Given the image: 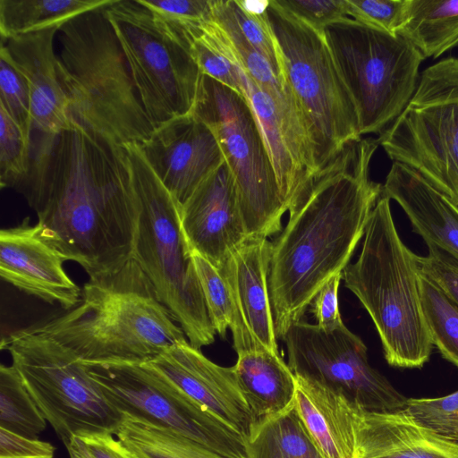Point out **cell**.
Segmentation results:
<instances>
[{
	"label": "cell",
	"mask_w": 458,
	"mask_h": 458,
	"mask_svg": "<svg viewBox=\"0 0 458 458\" xmlns=\"http://www.w3.org/2000/svg\"><path fill=\"white\" fill-rule=\"evenodd\" d=\"M421 305L433 346L458 367V305L419 272Z\"/></svg>",
	"instance_id": "obj_31"
},
{
	"label": "cell",
	"mask_w": 458,
	"mask_h": 458,
	"mask_svg": "<svg viewBox=\"0 0 458 458\" xmlns=\"http://www.w3.org/2000/svg\"><path fill=\"white\" fill-rule=\"evenodd\" d=\"M248 458H325L300 416L295 402L255 422L246 438Z\"/></svg>",
	"instance_id": "obj_27"
},
{
	"label": "cell",
	"mask_w": 458,
	"mask_h": 458,
	"mask_svg": "<svg viewBox=\"0 0 458 458\" xmlns=\"http://www.w3.org/2000/svg\"><path fill=\"white\" fill-rule=\"evenodd\" d=\"M180 216L191 252L199 254L216 269L250 237L225 162L180 207Z\"/></svg>",
	"instance_id": "obj_19"
},
{
	"label": "cell",
	"mask_w": 458,
	"mask_h": 458,
	"mask_svg": "<svg viewBox=\"0 0 458 458\" xmlns=\"http://www.w3.org/2000/svg\"><path fill=\"white\" fill-rule=\"evenodd\" d=\"M277 2L320 32L327 25L347 16L346 0H277Z\"/></svg>",
	"instance_id": "obj_41"
},
{
	"label": "cell",
	"mask_w": 458,
	"mask_h": 458,
	"mask_svg": "<svg viewBox=\"0 0 458 458\" xmlns=\"http://www.w3.org/2000/svg\"><path fill=\"white\" fill-rule=\"evenodd\" d=\"M65 447L70 458H140L109 432L77 434Z\"/></svg>",
	"instance_id": "obj_40"
},
{
	"label": "cell",
	"mask_w": 458,
	"mask_h": 458,
	"mask_svg": "<svg viewBox=\"0 0 458 458\" xmlns=\"http://www.w3.org/2000/svg\"><path fill=\"white\" fill-rule=\"evenodd\" d=\"M85 365L122 415L176 431L225 458H248L242 434L147 363Z\"/></svg>",
	"instance_id": "obj_13"
},
{
	"label": "cell",
	"mask_w": 458,
	"mask_h": 458,
	"mask_svg": "<svg viewBox=\"0 0 458 458\" xmlns=\"http://www.w3.org/2000/svg\"><path fill=\"white\" fill-rule=\"evenodd\" d=\"M157 18L186 29L212 20L211 0H139Z\"/></svg>",
	"instance_id": "obj_38"
},
{
	"label": "cell",
	"mask_w": 458,
	"mask_h": 458,
	"mask_svg": "<svg viewBox=\"0 0 458 458\" xmlns=\"http://www.w3.org/2000/svg\"><path fill=\"white\" fill-rule=\"evenodd\" d=\"M146 363L245 439L248 437L255 419L240 389L233 367L216 364L188 340Z\"/></svg>",
	"instance_id": "obj_18"
},
{
	"label": "cell",
	"mask_w": 458,
	"mask_h": 458,
	"mask_svg": "<svg viewBox=\"0 0 458 458\" xmlns=\"http://www.w3.org/2000/svg\"><path fill=\"white\" fill-rule=\"evenodd\" d=\"M352 458H458V441L436 434L403 411L358 408Z\"/></svg>",
	"instance_id": "obj_21"
},
{
	"label": "cell",
	"mask_w": 458,
	"mask_h": 458,
	"mask_svg": "<svg viewBox=\"0 0 458 458\" xmlns=\"http://www.w3.org/2000/svg\"><path fill=\"white\" fill-rule=\"evenodd\" d=\"M293 374L344 395L369 412H398L408 398L369 363L363 341L343 323L325 330L303 319L282 338Z\"/></svg>",
	"instance_id": "obj_14"
},
{
	"label": "cell",
	"mask_w": 458,
	"mask_h": 458,
	"mask_svg": "<svg viewBox=\"0 0 458 458\" xmlns=\"http://www.w3.org/2000/svg\"><path fill=\"white\" fill-rule=\"evenodd\" d=\"M427 256H417L418 271L440 287L458 305V259L432 243Z\"/></svg>",
	"instance_id": "obj_39"
},
{
	"label": "cell",
	"mask_w": 458,
	"mask_h": 458,
	"mask_svg": "<svg viewBox=\"0 0 458 458\" xmlns=\"http://www.w3.org/2000/svg\"><path fill=\"white\" fill-rule=\"evenodd\" d=\"M265 17L281 72L302 115L317 173L349 143L362 138L352 98L322 32L268 0Z\"/></svg>",
	"instance_id": "obj_7"
},
{
	"label": "cell",
	"mask_w": 458,
	"mask_h": 458,
	"mask_svg": "<svg viewBox=\"0 0 458 458\" xmlns=\"http://www.w3.org/2000/svg\"><path fill=\"white\" fill-rule=\"evenodd\" d=\"M55 447L0 428V458H53Z\"/></svg>",
	"instance_id": "obj_43"
},
{
	"label": "cell",
	"mask_w": 458,
	"mask_h": 458,
	"mask_svg": "<svg viewBox=\"0 0 458 458\" xmlns=\"http://www.w3.org/2000/svg\"><path fill=\"white\" fill-rule=\"evenodd\" d=\"M243 85L244 97L256 116L283 199L289 210L306 189L309 181L294 159L271 98L245 72Z\"/></svg>",
	"instance_id": "obj_25"
},
{
	"label": "cell",
	"mask_w": 458,
	"mask_h": 458,
	"mask_svg": "<svg viewBox=\"0 0 458 458\" xmlns=\"http://www.w3.org/2000/svg\"><path fill=\"white\" fill-rule=\"evenodd\" d=\"M208 314L216 332L224 337L234 319L230 288L221 273L206 259L191 252Z\"/></svg>",
	"instance_id": "obj_33"
},
{
	"label": "cell",
	"mask_w": 458,
	"mask_h": 458,
	"mask_svg": "<svg viewBox=\"0 0 458 458\" xmlns=\"http://www.w3.org/2000/svg\"><path fill=\"white\" fill-rule=\"evenodd\" d=\"M106 10L153 129L191 113L201 72L184 31L139 0H114Z\"/></svg>",
	"instance_id": "obj_11"
},
{
	"label": "cell",
	"mask_w": 458,
	"mask_h": 458,
	"mask_svg": "<svg viewBox=\"0 0 458 458\" xmlns=\"http://www.w3.org/2000/svg\"><path fill=\"white\" fill-rule=\"evenodd\" d=\"M0 105L28 132L32 131L30 95L23 76L0 53Z\"/></svg>",
	"instance_id": "obj_37"
},
{
	"label": "cell",
	"mask_w": 458,
	"mask_h": 458,
	"mask_svg": "<svg viewBox=\"0 0 458 458\" xmlns=\"http://www.w3.org/2000/svg\"><path fill=\"white\" fill-rule=\"evenodd\" d=\"M296 381L297 411L324 457L352 458L359 407L318 384L298 377Z\"/></svg>",
	"instance_id": "obj_23"
},
{
	"label": "cell",
	"mask_w": 458,
	"mask_h": 458,
	"mask_svg": "<svg viewBox=\"0 0 458 458\" xmlns=\"http://www.w3.org/2000/svg\"><path fill=\"white\" fill-rule=\"evenodd\" d=\"M322 33L356 107L360 135H380L413 96L423 56L402 36L348 16Z\"/></svg>",
	"instance_id": "obj_8"
},
{
	"label": "cell",
	"mask_w": 458,
	"mask_h": 458,
	"mask_svg": "<svg viewBox=\"0 0 458 458\" xmlns=\"http://www.w3.org/2000/svg\"><path fill=\"white\" fill-rule=\"evenodd\" d=\"M106 8L59 28V81L72 122L113 146H140L154 129Z\"/></svg>",
	"instance_id": "obj_4"
},
{
	"label": "cell",
	"mask_w": 458,
	"mask_h": 458,
	"mask_svg": "<svg viewBox=\"0 0 458 458\" xmlns=\"http://www.w3.org/2000/svg\"><path fill=\"white\" fill-rule=\"evenodd\" d=\"M398 35L424 59L458 48V0H409Z\"/></svg>",
	"instance_id": "obj_26"
},
{
	"label": "cell",
	"mask_w": 458,
	"mask_h": 458,
	"mask_svg": "<svg viewBox=\"0 0 458 458\" xmlns=\"http://www.w3.org/2000/svg\"><path fill=\"white\" fill-rule=\"evenodd\" d=\"M403 411L436 434L458 441V390L437 398H409Z\"/></svg>",
	"instance_id": "obj_35"
},
{
	"label": "cell",
	"mask_w": 458,
	"mask_h": 458,
	"mask_svg": "<svg viewBox=\"0 0 458 458\" xmlns=\"http://www.w3.org/2000/svg\"><path fill=\"white\" fill-rule=\"evenodd\" d=\"M114 0H0L1 40L60 28L89 11L112 4Z\"/></svg>",
	"instance_id": "obj_28"
},
{
	"label": "cell",
	"mask_w": 458,
	"mask_h": 458,
	"mask_svg": "<svg viewBox=\"0 0 458 458\" xmlns=\"http://www.w3.org/2000/svg\"><path fill=\"white\" fill-rule=\"evenodd\" d=\"M58 30L55 27L15 36L1 40L0 48L28 85L33 130L50 134L72 125L57 72L54 39Z\"/></svg>",
	"instance_id": "obj_20"
},
{
	"label": "cell",
	"mask_w": 458,
	"mask_h": 458,
	"mask_svg": "<svg viewBox=\"0 0 458 458\" xmlns=\"http://www.w3.org/2000/svg\"><path fill=\"white\" fill-rule=\"evenodd\" d=\"M383 194L395 200L414 233L458 259V206L412 168L397 162L383 184Z\"/></svg>",
	"instance_id": "obj_22"
},
{
	"label": "cell",
	"mask_w": 458,
	"mask_h": 458,
	"mask_svg": "<svg viewBox=\"0 0 458 458\" xmlns=\"http://www.w3.org/2000/svg\"><path fill=\"white\" fill-rule=\"evenodd\" d=\"M140 205L132 259L148 278L190 344L200 348L216 334L191 252L180 205L155 174L137 145L123 147Z\"/></svg>",
	"instance_id": "obj_6"
},
{
	"label": "cell",
	"mask_w": 458,
	"mask_h": 458,
	"mask_svg": "<svg viewBox=\"0 0 458 458\" xmlns=\"http://www.w3.org/2000/svg\"><path fill=\"white\" fill-rule=\"evenodd\" d=\"M1 348L65 446L80 433L115 434L123 415L72 351L28 327L3 337Z\"/></svg>",
	"instance_id": "obj_10"
},
{
	"label": "cell",
	"mask_w": 458,
	"mask_h": 458,
	"mask_svg": "<svg viewBox=\"0 0 458 458\" xmlns=\"http://www.w3.org/2000/svg\"><path fill=\"white\" fill-rule=\"evenodd\" d=\"M377 141L458 206V57L427 67L401 114Z\"/></svg>",
	"instance_id": "obj_12"
},
{
	"label": "cell",
	"mask_w": 458,
	"mask_h": 458,
	"mask_svg": "<svg viewBox=\"0 0 458 458\" xmlns=\"http://www.w3.org/2000/svg\"><path fill=\"white\" fill-rule=\"evenodd\" d=\"M377 139L349 143L310 180L272 242L268 295L277 338L302 319L319 289L343 273L361 238L383 184L369 178Z\"/></svg>",
	"instance_id": "obj_2"
},
{
	"label": "cell",
	"mask_w": 458,
	"mask_h": 458,
	"mask_svg": "<svg viewBox=\"0 0 458 458\" xmlns=\"http://www.w3.org/2000/svg\"><path fill=\"white\" fill-rule=\"evenodd\" d=\"M342 278L343 273H339L329 279L310 303L317 325L325 330H334L343 324L338 306V289Z\"/></svg>",
	"instance_id": "obj_42"
},
{
	"label": "cell",
	"mask_w": 458,
	"mask_h": 458,
	"mask_svg": "<svg viewBox=\"0 0 458 458\" xmlns=\"http://www.w3.org/2000/svg\"><path fill=\"white\" fill-rule=\"evenodd\" d=\"M231 11L242 32L254 48L283 77L276 45L265 17L267 1L228 0Z\"/></svg>",
	"instance_id": "obj_34"
},
{
	"label": "cell",
	"mask_w": 458,
	"mask_h": 458,
	"mask_svg": "<svg viewBox=\"0 0 458 458\" xmlns=\"http://www.w3.org/2000/svg\"><path fill=\"white\" fill-rule=\"evenodd\" d=\"M67 259L26 217L0 232V276L21 292L63 310L76 306L81 289L66 273Z\"/></svg>",
	"instance_id": "obj_17"
},
{
	"label": "cell",
	"mask_w": 458,
	"mask_h": 458,
	"mask_svg": "<svg viewBox=\"0 0 458 458\" xmlns=\"http://www.w3.org/2000/svg\"><path fill=\"white\" fill-rule=\"evenodd\" d=\"M14 190L36 212L42 237L89 278L131 259L140 205L123 147L74 122L58 133L39 132Z\"/></svg>",
	"instance_id": "obj_1"
},
{
	"label": "cell",
	"mask_w": 458,
	"mask_h": 458,
	"mask_svg": "<svg viewBox=\"0 0 458 458\" xmlns=\"http://www.w3.org/2000/svg\"><path fill=\"white\" fill-rule=\"evenodd\" d=\"M409 0H346L347 16L379 30L398 34Z\"/></svg>",
	"instance_id": "obj_36"
},
{
	"label": "cell",
	"mask_w": 458,
	"mask_h": 458,
	"mask_svg": "<svg viewBox=\"0 0 458 458\" xmlns=\"http://www.w3.org/2000/svg\"><path fill=\"white\" fill-rule=\"evenodd\" d=\"M271 250L267 238L249 237L217 269L234 304L230 329L237 353L258 349L279 353L267 286Z\"/></svg>",
	"instance_id": "obj_16"
},
{
	"label": "cell",
	"mask_w": 458,
	"mask_h": 458,
	"mask_svg": "<svg viewBox=\"0 0 458 458\" xmlns=\"http://www.w3.org/2000/svg\"><path fill=\"white\" fill-rule=\"evenodd\" d=\"M140 458H225L172 429L123 415L114 434Z\"/></svg>",
	"instance_id": "obj_29"
},
{
	"label": "cell",
	"mask_w": 458,
	"mask_h": 458,
	"mask_svg": "<svg viewBox=\"0 0 458 458\" xmlns=\"http://www.w3.org/2000/svg\"><path fill=\"white\" fill-rule=\"evenodd\" d=\"M28 328L59 342L85 364H143L188 340L132 259L89 278L76 306Z\"/></svg>",
	"instance_id": "obj_3"
},
{
	"label": "cell",
	"mask_w": 458,
	"mask_h": 458,
	"mask_svg": "<svg viewBox=\"0 0 458 458\" xmlns=\"http://www.w3.org/2000/svg\"><path fill=\"white\" fill-rule=\"evenodd\" d=\"M47 420L27 389L19 371L0 366V428L29 438H38Z\"/></svg>",
	"instance_id": "obj_30"
},
{
	"label": "cell",
	"mask_w": 458,
	"mask_h": 458,
	"mask_svg": "<svg viewBox=\"0 0 458 458\" xmlns=\"http://www.w3.org/2000/svg\"><path fill=\"white\" fill-rule=\"evenodd\" d=\"M237 356L233 367L255 422L284 411L294 402L296 377L279 353L258 349Z\"/></svg>",
	"instance_id": "obj_24"
},
{
	"label": "cell",
	"mask_w": 458,
	"mask_h": 458,
	"mask_svg": "<svg viewBox=\"0 0 458 458\" xmlns=\"http://www.w3.org/2000/svg\"><path fill=\"white\" fill-rule=\"evenodd\" d=\"M382 193L369 216L360 254L343 271L347 287L369 314L386 362L420 369L433 344L422 310L417 256L402 241Z\"/></svg>",
	"instance_id": "obj_5"
},
{
	"label": "cell",
	"mask_w": 458,
	"mask_h": 458,
	"mask_svg": "<svg viewBox=\"0 0 458 458\" xmlns=\"http://www.w3.org/2000/svg\"><path fill=\"white\" fill-rule=\"evenodd\" d=\"M31 133L25 131L0 105V183L13 188L27 175L31 158Z\"/></svg>",
	"instance_id": "obj_32"
},
{
	"label": "cell",
	"mask_w": 458,
	"mask_h": 458,
	"mask_svg": "<svg viewBox=\"0 0 458 458\" xmlns=\"http://www.w3.org/2000/svg\"><path fill=\"white\" fill-rule=\"evenodd\" d=\"M191 113L217 139L234 181L248 235L267 238L280 233L281 219L287 208L249 101L227 86L201 74Z\"/></svg>",
	"instance_id": "obj_9"
},
{
	"label": "cell",
	"mask_w": 458,
	"mask_h": 458,
	"mask_svg": "<svg viewBox=\"0 0 458 458\" xmlns=\"http://www.w3.org/2000/svg\"><path fill=\"white\" fill-rule=\"evenodd\" d=\"M138 147L180 207L225 163L215 133L191 112L162 124Z\"/></svg>",
	"instance_id": "obj_15"
}]
</instances>
